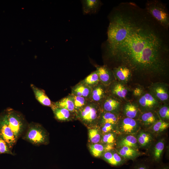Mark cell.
Masks as SVG:
<instances>
[{
  "label": "cell",
  "instance_id": "cell-1",
  "mask_svg": "<svg viewBox=\"0 0 169 169\" xmlns=\"http://www.w3.org/2000/svg\"><path fill=\"white\" fill-rule=\"evenodd\" d=\"M105 58L129 69L132 76L161 79L169 70L168 30L136 3L123 2L108 16Z\"/></svg>",
  "mask_w": 169,
  "mask_h": 169
},
{
  "label": "cell",
  "instance_id": "cell-2",
  "mask_svg": "<svg viewBox=\"0 0 169 169\" xmlns=\"http://www.w3.org/2000/svg\"><path fill=\"white\" fill-rule=\"evenodd\" d=\"M22 139L34 146L47 145L49 143V136L47 131L40 124L32 122L21 137Z\"/></svg>",
  "mask_w": 169,
  "mask_h": 169
},
{
  "label": "cell",
  "instance_id": "cell-3",
  "mask_svg": "<svg viewBox=\"0 0 169 169\" xmlns=\"http://www.w3.org/2000/svg\"><path fill=\"white\" fill-rule=\"evenodd\" d=\"M100 105L88 101L87 104L75 113V118L87 127L97 125L101 112Z\"/></svg>",
  "mask_w": 169,
  "mask_h": 169
},
{
  "label": "cell",
  "instance_id": "cell-4",
  "mask_svg": "<svg viewBox=\"0 0 169 169\" xmlns=\"http://www.w3.org/2000/svg\"><path fill=\"white\" fill-rule=\"evenodd\" d=\"M145 9L161 25L168 30L169 14L165 4L158 0H148Z\"/></svg>",
  "mask_w": 169,
  "mask_h": 169
},
{
  "label": "cell",
  "instance_id": "cell-5",
  "mask_svg": "<svg viewBox=\"0 0 169 169\" xmlns=\"http://www.w3.org/2000/svg\"><path fill=\"white\" fill-rule=\"evenodd\" d=\"M4 113L9 126L18 140L24 133L29 123L22 113L13 109L8 108Z\"/></svg>",
  "mask_w": 169,
  "mask_h": 169
},
{
  "label": "cell",
  "instance_id": "cell-6",
  "mask_svg": "<svg viewBox=\"0 0 169 169\" xmlns=\"http://www.w3.org/2000/svg\"><path fill=\"white\" fill-rule=\"evenodd\" d=\"M0 137L7 143L11 150L18 141L8 124L4 113L0 115Z\"/></svg>",
  "mask_w": 169,
  "mask_h": 169
},
{
  "label": "cell",
  "instance_id": "cell-7",
  "mask_svg": "<svg viewBox=\"0 0 169 169\" xmlns=\"http://www.w3.org/2000/svg\"><path fill=\"white\" fill-rule=\"evenodd\" d=\"M149 92L160 103L166 104L169 100V94L168 84L165 83L153 82L149 88Z\"/></svg>",
  "mask_w": 169,
  "mask_h": 169
},
{
  "label": "cell",
  "instance_id": "cell-8",
  "mask_svg": "<svg viewBox=\"0 0 169 169\" xmlns=\"http://www.w3.org/2000/svg\"><path fill=\"white\" fill-rule=\"evenodd\" d=\"M137 105L143 112L154 111L160 106V103L149 92L143 93L139 97Z\"/></svg>",
  "mask_w": 169,
  "mask_h": 169
},
{
  "label": "cell",
  "instance_id": "cell-9",
  "mask_svg": "<svg viewBox=\"0 0 169 169\" xmlns=\"http://www.w3.org/2000/svg\"><path fill=\"white\" fill-rule=\"evenodd\" d=\"M140 124L135 119L125 117L120 119L117 129L122 134L131 135L138 131L140 127Z\"/></svg>",
  "mask_w": 169,
  "mask_h": 169
},
{
  "label": "cell",
  "instance_id": "cell-10",
  "mask_svg": "<svg viewBox=\"0 0 169 169\" xmlns=\"http://www.w3.org/2000/svg\"><path fill=\"white\" fill-rule=\"evenodd\" d=\"M121 105V101L109 94L100 105L102 111L118 114Z\"/></svg>",
  "mask_w": 169,
  "mask_h": 169
},
{
  "label": "cell",
  "instance_id": "cell-11",
  "mask_svg": "<svg viewBox=\"0 0 169 169\" xmlns=\"http://www.w3.org/2000/svg\"><path fill=\"white\" fill-rule=\"evenodd\" d=\"M96 71L99 76L100 82L106 87L109 86L115 81V77L112 70L106 65H95Z\"/></svg>",
  "mask_w": 169,
  "mask_h": 169
},
{
  "label": "cell",
  "instance_id": "cell-12",
  "mask_svg": "<svg viewBox=\"0 0 169 169\" xmlns=\"http://www.w3.org/2000/svg\"><path fill=\"white\" fill-rule=\"evenodd\" d=\"M107 87L100 82L92 88L89 101L100 105L109 94Z\"/></svg>",
  "mask_w": 169,
  "mask_h": 169
},
{
  "label": "cell",
  "instance_id": "cell-13",
  "mask_svg": "<svg viewBox=\"0 0 169 169\" xmlns=\"http://www.w3.org/2000/svg\"><path fill=\"white\" fill-rule=\"evenodd\" d=\"M108 87L110 94L122 99H125L126 97L128 89L124 84L115 81Z\"/></svg>",
  "mask_w": 169,
  "mask_h": 169
},
{
  "label": "cell",
  "instance_id": "cell-14",
  "mask_svg": "<svg viewBox=\"0 0 169 169\" xmlns=\"http://www.w3.org/2000/svg\"><path fill=\"white\" fill-rule=\"evenodd\" d=\"M112 71L115 78L124 84L127 82L132 76L130 70L125 66H120L114 67Z\"/></svg>",
  "mask_w": 169,
  "mask_h": 169
},
{
  "label": "cell",
  "instance_id": "cell-15",
  "mask_svg": "<svg viewBox=\"0 0 169 169\" xmlns=\"http://www.w3.org/2000/svg\"><path fill=\"white\" fill-rule=\"evenodd\" d=\"M30 87L36 99L41 104L51 108L54 106L53 102L51 101L44 90L33 84H30Z\"/></svg>",
  "mask_w": 169,
  "mask_h": 169
},
{
  "label": "cell",
  "instance_id": "cell-16",
  "mask_svg": "<svg viewBox=\"0 0 169 169\" xmlns=\"http://www.w3.org/2000/svg\"><path fill=\"white\" fill-rule=\"evenodd\" d=\"M51 108L54 118L59 121H69L75 118V114L71 113L66 109L56 107L54 105Z\"/></svg>",
  "mask_w": 169,
  "mask_h": 169
},
{
  "label": "cell",
  "instance_id": "cell-17",
  "mask_svg": "<svg viewBox=\"0 0 169 169\" xmlns=\"http://www.w3.org/2000/svg\"><path fill=\"white\" fill-rule=\"evenodd\" d=\"M91 155L95 157H100L106 152L111 150L113 145L97 143H90L88 146Z\"/></svg>",
  "mask_w": 169,
  "mask_h": 169
},
{
  "label": "cell",
  "instance_id": "cell-18",
  "mask_svg": "<svg viewBox=\"0 0 169 169\" xmlns=\"http://www.w3.org/2000/svg\"><path fill=\"white\" fill-rule=\"evenodd\" d=\"M139 117L141 123L146 127H151L160 119L157 113L154 111L143 112Z\"/></svg>",
  "mask_w": 169,
  "mask_h": 169
},
{
  "label": "cell",
  "instance_id": "cell-19",
  "mask_svg": "<svg viewBox=\"0 0 169 169\" xmlns=\"http://www.w3.org/2000/svg\"><path fill=\"white\" fill-rule=\"evenodd\" d=\"M120 119L118 114L102 110L97 126H100L106 123H109L117 125Z\"/></svg>",
  "mask_w": 169,
  "mask_h": 169
},
{
  "label": "cell",
  "instance_id": "cell-20",
  "mask_svg": "<svg viewBox=\"0 0 169 169\" xmlns=\"http://www.w3.org/2000/svg\"><path fill=\"white\" fill-rule=\"evenodd\" d=\"M81 2L83 13L84 14L96 13L102 4L99 0H83Z\"/></svg>",
  "mask_w": 169,
  "mask_h": 169
},
{
  "label": "cell",
  "instance_id": "cell-21",
  "mask_svg": "<svg viewBox=\"0 0 169 169\" xmlns=\"http://www.w3.org/2000/svg\"><path fill=\"white\" fill-rule=\"evenodd\" d=\"M91 90L90 87L79 82L72 88L71 93L89 99Z\"/></svg>",
  "mask_w": 169,
  "mask_h": 169
},
{
  "label": "cell",
  "instance_id": "cell-22",
  "mask_svg": "<svg viewBox=\"0 0 169 169\" xmlns=\"http://www.w3.org/2000/svg\"><path fill=\"white\" fill-rule=\"evenodd\" d=\"M126 135L119 138L117 142L118 146L119 147L128 146L136 149L138 146L137 138L133 135Z\"/></svg>",
  "mask_w": 169,
  "mask_h": 169
},
{
  "label": "cell",
  "instance_id": "cell-23",
  "mask_svg": "<svg viewBox=\"0 0 169 169\" xmlns=\"http://www.w3.org/2000/svg\"><path fill=\"white\" fill-rule=\"evenodd\" d=\"M124 114L126 117L135 119L140 115V110L137 104L133 103H127L124 106Z\"/></svg>",
  "mask_w": 169,
  "mask_h": 169
},
{
  "label": "cell",
  "instance_id": "cell-24",
  "mask_svg": "<svg viewBox=\"0 0 169 169\" xmlns=\"http://www.w3.org/2000/svg\"><path fill=\"white\" fill-rule=\"evenodd\" d=\"M53 103L55 106L66 109L75 115L76 110L74 105L69 95L59 101Z\"/></svg>",
  "mask_w": 169,
  "mask_h": 169
},
{
  "label": "cell",
  "instance_id": "cell-25",
  "mask_svg": "<svg viewBox=\"0 0 169 169\" xmlns=\"http://www.w3.org/2000/svg\"><path fill=\"white\" fill-rule=\"evenodd\" d=\"M88 128V138L90 143L95 144L100 142L102 134L99 127L96 125Z\"/></svg>",
  "mask_w": 169,
  "mask_h": 169
},
{
  "label": "cell",
  "instance_id": "cell-26",
  "mask_svg": "<svg viewBox=\"0 0 169 169\" xmlns=\"http://www.w3.org/2000/svg\"><path fill=\"white\" fill-rule=\"evenodd\" d=\"M118 153L121 157L127 160H133L139 155L138 151L135 149L128 146L120 147Z\"/></svg>",
  "mask_w": 169,
  "mask_h": 169
},
{
  "label": "cell",
  "instance_id": "cell-27",
  "mask_svg": "<svg viewBox=\"0 0 169 169\" xmlns=\"http://www.w3.org/2000/svg\"><path fill=\"white\" fill-rule=\"evenodd\" d=\"M79 82L92 88L100 83V81L95 70Z\"/></svg>",
  "mask_w": 169,
  "mask_h": 169
},
{
  "label": "cell",
  "instance_id": "cell-28",
  "mask_svg": "<svg viewBox=\"0 0 169 169\" xmlns=\"http://www.w3.org/2000/svg\"><path fill=\"white\" fill-rule=\"evenodd\" d=\"M69 95L73 100L76 112L84 107L89 101L88 99L85 98L76 96L71 93Z\"/></svg>",
  "mask_w": 169,
  "mask_h": 169
},
{
  "label": "cell",
  "instance_id": "cell-29",
  "mask_svg": "<svg viewBox=\"0 0 169 169\" xmlns=\"http://www.w3.org/2000/svg\"><path fill=\"white\" fill-rule=\"evenodd\" d=\"M149 133L141 132L138 135L137 138L138 143L142 147H145L149 145L151 142L152 138Z\"/></svg>",
  "mask_w": 169,
  "mask_h": 169
},
{
  "label": "cell",
  "instance_id": "cell-30",
  "mask_svg": "<svg viewBox=\"0 0 169 169\" xmlns=\"http://www.w3.org/2000/svg\"><path fill=\"white\" fill-rule=\"evenodd\" d=\"M164 146V141L163 139L158 141L155 145L153 150V157L155 161L158 162L160 161Z\"/></svg>",
  "mask_w": 169,
  "mask_h": 169
},
{
  "label": "cell",
  "instance_id": "cell-31",
  "mask_svg": "<svg viewBox=\"0 0 169 169\" xmlns=\"http://www.w3.org/2000/svg\"><path fill=\"white\" fill-rule=\"evenodd\" d=\"M169 123L161 119L157 120L151 127L152 130L156 133H160L169 127Z\"/></svg>",
  "mask_w": 169,
  "mask_h": 169
},
{
  "label": "cell",
  "instance_id": "cell-32",
  "mask_svg": "<svg viewBox=\"0 0 169 169\" xmlns=\"http://www.w3.org/2000/svg\"><path fill=\"white\" fill-rule=\"evenodd\" d=\"M116 138L115 132H108L102 135L100 142L104 144L113 145L115 142Z\"/></svg>",
  "mask_w": 169,
  "mask_h": 169
},
{
  "label": "cell",
  "instance_id": "cell-33",
  "mask_svg": "<svg viewBox=\"0 0 169 169\" xmlns=\"http://www.w3.org/2000/svg\"><path fill=\"white\" fill-rule=\"evenodd\" d=\"M157 112L158 115L161 120L167 122L169 120V107L167 105L159 106Z\"/></svg>",
  "mask_w": 169,
  "mask_h": 169
},
{
  "label": "cell",
  "instance_id": "cell-34",
  "mask_svg": "<svg viewBox=\"0 0 169 169\" xmlns=\"http://www.w3.org/2000/svg\"><path fill=\"white\" fill-rule=\"evenodd\" d=\"M117 125L109 123H106L99 126L102 134L114 131L117 129Z\"/></svg>",
  "mask_w": 169,
  "mask_h": 169
},
{
  "label": "cell",
  "instance_id": "cell-35",
  "mask_svg": "<svg viewBox=\"0 0 169 169\" xmlns=\"http://www.w3.org/2000/svg\"><path fill=\"white\" fill-rule=\"evenodd\" d=\"M5 154L15 156V154L13 152L7 143L0 137V154Z\"/></svg>",
  "mask_w": 169,
  "mask_h": 169
},
{
  "label": "cell",
  "instance_id": "cell-36",
  "mask_svg": "<svg viewBox=\"0 0 169 169\" xmlns=\"http://www.w3.org/2000/svg\"><path fill=\"white\" fill-rule=\"evenodd\" d=\"M103 159L110 165L118 166L113 156L112 151H110L105 152L101 156Z\"/></svg>",
  "mask_w": 169,
  "mask_h": 169
},
{
  "label": "cell",
  "instance_id": "cell-37",
  "mask_svg": "<svg viewBox=\"0 0 169 169\" xmlns=\"http://www.w3.org/2000/svg\"><path fill=\"white\" fill-rule=\"evenodd\" d=\"M143 90L140 88H135L133 92V95L136 96L140 97L143 94Z\"/></svg>",
  "mask_w": 169,
  "mask_h": 169
},
{
  "label": "cell",
  "instance_id": "cell-38",
  "mask_svg": "<svg viewBox=\"0 0 169 169\" xmlns=\"http://www.w3.org/2000/svg\"><path fill=\"white\" fill-rule=\"evenodd\" d=\"M134 169H148V168L145 165H141L136 167Z\"/></svg>",
  "mask_w": 169,
  "mask_h": 169
},
{
  "label": "cell",
  "instance_id": "cell-39",
  "mask_svg": "<svg viewBox=\"0 0 169 169\" xmlns=\"http://www.w3.org/2000/svg\"><path fill=\"white\" fill-rule=\"evenodd\" d=\"M162 169H167V168H165Z\"/></svg>",
  "mask_w": 169,
  "mask_h": 169
}]
</instances>
